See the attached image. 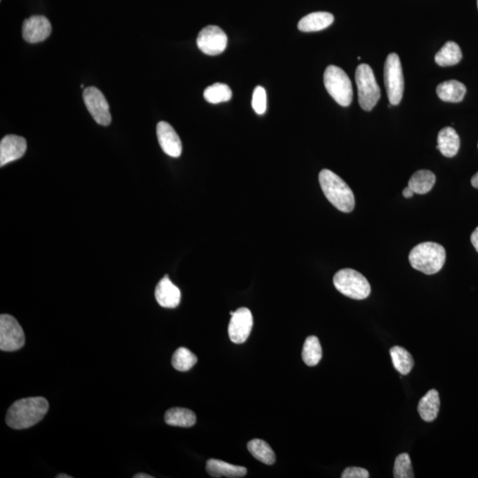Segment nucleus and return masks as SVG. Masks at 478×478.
<instances>
[{
	"label": "nucleus",
	"mask_w": 478,
	"mask_h": 478,
	"mask_svg": "<svg viewBox=\"0 0 478 478\" xmlns=\"http://www.w3.org/2000/svg\"><path fill=\"white\" fill-rule=\"evenodd\" d=\"M49 403L43 397L19 399L9 408L6 423L12 429L23 430L36 426L46 417Z\"/></svg>",
	"instance_id": "f257e3e1"
},
{
	"label": "nucleus",
	"mask_w": 478,
	"mask_h": 478,
	"mask_svg": "<svg viewBox=\"0 0 478 478\" xmlns=\"http://www.w3.org/2000/svg\"><path fill=\"white\" fill-rule=\"evenodd\" d=\"M319 182L327 200L343 213H351L355 207L353 191L341 178L329 169H323Z\"/></svg>",
	"instance_id": "f03ea898"
},
{
	"label": "nucleus",
	"mask_w": 478,
	"mask_h": 478,
	"mask_svg": "<svg viewBox=\"0 0 478 478\" xmlns=\"http://www.w3.org/2000/svg\"><path fill=\"white\" fill-rule=\"evenodd\" d=\"M408 259L414 269L426 275H434L439 272L444 266L446 253L441 245L434 242H424L411 250Z\"/></svg>",
	"instance_id": "7ed1b4c3"
},
{
	"label": "nucleus",
	"mask_w": 478,
	"mask_h": 478,
	"mask_svg": "<svg viewBox=\"0 0 478 478\" xmlns=\"http://www.w3.org/2000/svg\"><path fill=\"white\" fill-rule=\"evenodd\" d=\"M336 290L354 300H361L370 296L371 287L369 281L361 273L352 269L339 270L333 278Z\"/></svg>",
	"instance_id": "20e7f679"
},
{
	"label": "nucleus",
	"mask_w": 478,
	"mask_h": 478,
	"mask_svg": "<svg viewBox=\"0 0 478 478\" xmlns=\"http://www.w3.org/2000/svg\"><path fill=\"white\" fill-rule=\"evenodd\" d=\"M323 82L327 91L338 105L348 106L353 102V86L342 68L330 65L326 68Z\"/></svg>",
	"instance_id": "39448f33"
},
{
	"label": "nucleus",
	"mask_w": 478,
	"mask_h": 478,
	"mask_svg": "<svg viewBox=\"0 0 478 478\" xmlns=\"http://www.w3.org/2000/svg\"><path fill=\"white\" fill-rule=\"evenodd\" d=\"M355 81L358 88V104L364 111L370 112L375 108L381 97V91L372 68L367 64L358 65L355 72Z\"/></svg>",
	"instance_id": "423d86ee"
},
{
	"label": "nucleus",
	"mask_w": 478,
	"mask_h": 478,
	"mask_svg": "<svg viewBox=\"0 0 478 478\" xmlns=\"http://www.w3.org/2000/svg\"><path fill=\"white\" fill-rule=\"evenodd\" d=\"M385 84L390 103L397 106L404 93V77L401 59L397 53H391L385 63Z\"/></svg>",
	"instance_id": "0eeeda50"
},
{
	"label": "nucleus",
	"mask_w": 478,
	"mask_h": 478,
	"mask_svg": "<svg viewBox=\"0 0 478 478\" xmlns=\"http://www.w3.org/2000/svg\"><path fill=\"white\" fill-rule=\"evenodd\" d=\"M25 335L17 320L10 314L0 316V349L4 352H15L23 347Z\"/></svg>",
	"instance_id": "6e6552de"
},
{
	"label": "nucleus",
	"mask_w": 478,
	"mask_h": 478,
	"mask_svg": "<svg viewBox=\"0 0 478 478\" xmlns=\"http://www.w3.org/2000/svg\"><path fill=\"white\" fill-rule=\"evenodd\" d=\"M228 37L221 28L209 25L201 30L197 39V46L207 55H221L227 47Z\"/></svg>",
	"instance_id": "1a4fd4ad"
},
{
	"label": "nucleus",
	"mask_w": 478,
	"mask_h": 478,
	"mask_svg": "<svg viewBox=\"0 0 478 478\" xmlns=\"http://www.w3.org/2000/svg\"><path fill=\"white\" fill-rule=\"evenodd\" d=\"M83 97L88 111L97 124L102 126L111 124L108 102L102 91L96 87H89L84 90Z\"/></svg>",
	"instance_id": "9d476101"
},
{
	"label": "nucleus",
	"mask_w": 478,
	"mask_h": 478,
	"mask_svg": "<svg viewBox=\"0 0 478 478\" xmlns=\"http://www.w3.org/2000/svg\"><path fill=\"white\" fill-rule=\"evenodd\" d=\"M231 316L228 329L229 338L235 344H242L247 341L253 329V314L248 308L241 307L231 312Z\"/></svg>",
	"instance_id": "9b49d317"
},
{
	"label": "nucleus",
	"mask_w": 478,
	"mask_h": 478,
	"mask_svg": "<svg viewBox=\"0 0 478 478\" xmlns=\"http://www.w3.org/2000/svg\"><path fill=\"white\" fill-rule=\"evenodd\" d=\"M52 33V25L48 19L42 15H34L24 21L23 36L28 43L43 42Z\"/></svg>",
	"instance_id": "f8f14e48"
},
{
	"label": "nucleus",
	"mask_w": 478,
	"mask_h": 478,
	"mask_svg": "<svg viewBox=\"0 0 478 478\" xmlns=\"http://www.w3.org/2000/svg\"><path fill=\"white\" fill-rule=\"evenodd\" d=\"M157 137L163 152L169 156L178 158L181 155L182 146L180 137L168 122H160L157 125Z\"/></svg>",
	"instance_id": "ddd939ff"
},
{
	"label": "nucleus",
	"mask_w": 478,
	"mask_h": 478,
	"mask_svg": "<svg viewBox=\"0 0 478 478\" xmlns=\"http://www.w3.org/2000/svg\"><path fill=\"white\" fill-rule=\"evenodd\" d=\"M27 142L25 138L8 135L0 143V166H3L8 163L21 159L26 153Z\"/></svg>",
	"instance_id": "4468645a"
},
{
	"label": "nucleus",
	"mask_w": 478,
	"mask_h": 478,
	"mask_svg": "<svg viewBox=\"0 0 478 478\" xmlns=\"http://www.w3.org/2000/svg\"><path fill=\"white\" fill-rule=\"evenodd\" d=\"M155 298L160 307L175 308L180 304L181 291L165 276L156 286Z\"/></svg>",
	"instance_id": "2eb2a0df"
},
{
	"label": "nucleus",
	"mask_w": 478,
	"mask_h": 478,
	"mask_svg": "<svg viewBox=\"0 0 478 478\" xmlns=\"http://www.w3.org/2000/svg\"><path fill=\"white\" fill-rule=\"evenodd\" d=\"M334 17L329 12H316L306 15L298 24V29L303 32H316L325 30L333 23Z\"/></svg>",
	"instance_id": "dca6fc26"
},
{
	"label": "nucleus",
	"mask_w": 478,
	"mask_h": 478,
	"mask_svg": "<svg viewBox=\"0 0 478 478\" xmlns=\"http://www.w3.org/2000/svg\"><path fill=\"white\" fill-rule=\"evenodd\" d=\"M207 471L213 477L239 478L244 477L247 473V470L245 467L229 464L216 459L207 461Z\"/></svg>",
	"instance_id": "f3484780"
},
{
	"label": "nucleus",
	"mask_w": 478,
	"mask_h": 478,
	"mask_svg": "<svg viewBox=\"0 0 478 478\" xmlns=\"http://www.w3.org/2000/svg\"><path fill=\"white\" fill-rule=\"evenodd\" d=\"M460 137L452 127H446L439 131L438 135V146L439 152L448 158H452L460 149Z\"/></svg>",
	"instance_id": "a211bd4d"
},
{
	"label": "nucleus",
	"mask_w": 478,
	"mask_h": 478,
	"mask_svg": "<svg viewBox=\"0 0 478 478\" xmlns=\"http://www.w3.org/2000/svg\"><path fill=\"white\" fill-rule=\"evenodd\" d=\"M466 93V86L461 82L456 80L443 82L437 87V94L439 99L445 102H461Z\"/></svg>",
	"instance_id": "6ab92c4d"
},
{
	"label": "nucleus",
	"mask_w": 478,
	"mask_h": 478,
	"mask_svg": "<svg viewBox=\"0 0 478 478\" xmlns=\"http://www.w3.org/2000/svg\"><path fill=\"white\" fill-rule=\"evenodd\" d=\"M439 407V392L435 389H432L421 399L417 410L419 412L421 419L427 421V423H430V421H433L438 417Z\"/></svg>",
	"instance_id": "aec40b11"
},
{
	"label": "nucleus",
	"mask_w": 478,
	"mask_h": 478,
	"mask_svg": "<svg viewBox=\"0 0 478 478\" xmlns=\"http://www.w3.org/2000/svg\"><path fill=\"white\" fill-rule=\"evenodd\" d=\"M165 423L168 426L189 428L197 421L196 414L193 411L182 408H173L166 412Z\"/></svg>",
	"instance_id": "412c9836"
},
{
	"label": "nucleus",
	"mask_w": 478,
	"mask_h": 478,
	"mask_svg": "<svg viewBox=\"0 0 478 478\" xmlns=\"http://www.w3.org/2000/svg\"><path fill=\"white\" fill-rule=\"evenodd\" d=\"M462 53L460 46L452 41L446 43L435 55V61L440 67H451L461 61Z\"/></svg>",
	"instance_id": "4be33fe9"
},
{
	"label": "nucleus",
	"mask_w": 478,
	"mask_h": 478,
	"mask_svg": "<svg viewBox=\"0 0 478 478\" xmlns=\"http://www.w3.org/2000/svg\"><path fill=\"white\" fill-rule=\"evenodd\" d=\"M436 182V175L430 171H418L412 175L408 182V187L414 193L426 194L432 191Z\"/></svg>",
	"instance_id": "5701e85b"
},
{
	"label": "nucleus",
	"mask_w": 478,
	"mask_h": 478,
	"mask_svg": "<svg viewBox=\"0 0 478 478\" xmlns=\"http://www.w3.org/2000/svg\"><path fill=\"white\" fill-rule=\"evenodd\" d=\"M248 451L258 461L263 462L264 464L273 465L276 462V455L268 443L262 439L251 440L247 444Z\"/></svg>",
	"instance_id": "b1692460"
},
{
	"label": "nucleus",
	"mask_w": 478,
	"mask_h": 478,
	"mask_svg": "<svg viewBox=\"0 0 478 478\" xmlns=\"http://www.w3.org/2000/svg\"><path fill=\"white\" fill-rule=\"evenodd\" d=\"M393 366L401 375L405 376L411 372L414 367V358L410 353L401 347H393L390 351Z\"/></svg>",
	"instance_id": "393cba45"
},
{
	"label": "nucleus",
	"mask_w": 478,
	"mask_h": 478,
	"mask_svg": "<svg viewBox=\"0 0 478 478\" xmlns=\"http://www.w3.org/2000/svg\"><path fill=\"white\" fill-rule=\"evenodd\" d=\"M322 356L323 350L318 338L316 336H308L302 350V358L304 363L309 367L316 366Z\"/></svg>",
	"instance_id": "a878e982"
},
{
	"label": "nucleus",
	"mask_w": 478,
	"mask_h": 478,
	"mask_svg": "<svg viewBox=\"0 0 478 478\" xmlns=\"http://www.w3.org/2000/svg\"><path fill=\"white\" fill-rule=\"evenodd\" d=\"M204 97L207 102L212 104L227 102L231 99L232 91L227 84L217 83L207 88Z\"/></svg>",
	"instance_id": "bb28decb"
},
{
	"label": "nucleus",
	"mask_w": 478,
	"mask_h": 478,
	"mask_svg": "<svg viewBox=\"0 0 478 478\" xmlns=\"http://www.w3.org/2000/svg\"><path fill=\"white\" fill-rule=\"evenodd\" d=\"M197 361L196 355L191 353L189 349L179 347L173 354L172 366L178 371L185 372V371L190 370L197 363Z\"/></svg>",
	"instance_id": "cd10ccee"
},
{
	"label": "nucleus",
	"mask_w": 478,
	"mask_h": 478,
	"mask_svg": "<svg viewBox=\"0 0 478 478\" xmlns=\"http://www.w3.org/2000/svg\"><path fill=\"white\" fill-rule=\"evenodd\" d=\"M393 477L395 478H413L414 472L412 468L410 455L403 452L396 458Z\"/></svg>",
	"instance_id": "c85d7f7f"
},
{
	"label": "nucleus",
	"mask_w": 478,
	"mask_h": 478,
	"mask_svg": "<svg viewBox=\"0 0 478 478\" xmlns=\"http://www.w3.org/2000/svg\"><path fill=\"white\" fill-rule=\"evenodd\" d=\"M251 106L257 115L265 114L267 109V93L262 86H257L254 90Z\"/></svg>",
	"instance_id": "c756f323"
},
{
	"label": "nucleus",
	"mask_w": 478,
	"mask_h": 478,
	"mask_svg": "<svg viewBox=\"0 0 478 478\" xmlns=\"http://www.w3.org/2000/svg\"><path fill=\"white\" fill-rule=\"evenodd\" d=\"M342 478H369V471L363 468L349 467L342 473Z\"/></svg>",
	"instance_id": "7c9ffc66"
},
{
	"label": "nucleus",
	"mask_w": 478,
	"mask_h": 478,
	"mask_svg": "<svg viewBox=\"0 0 478 478\" xmlns=\"http://www.w3.org/2000/svg\"><path fill=\"white\" fill-rule=\"evenodd\" d=\"M470 240L471 243H472L473 247H475V249L478 251V227L475 229L472 234H471Z\"/></svg>",
	"instance_id": "2f4dec72"
},
{
	"label": "nucleus",
	"mask_w": 478,
	"mask_h": 478,
	"mask_svg": "<svg viewBox=\"0 0 478 478\" xmlns=\"http://www.w3.org/2000/svg\"><path fill=\"white\" fill-rule=\"evenodd\" d=\"M414 194L413 190H412L411 188L407 187L405 188L403 190V196L405 198H407V199H410V198L413 197V195Z\"/></svg>",
	"instance_id": "473e14b6"
},
{
	"label": "nucleus",
	"mask_w": 478,
	"mask_h": 478,
	"mask_svg": "<svg viewBox=\"0 0 478 478\" xmlns=\"http://www.w3.org/2000/svg\"><path fill=\"white\" fill-rule=\"evenodd\" d=\"M471 184L474 188L478 189V172L471 178Z\"/></svg>",
	"instance_id": "72a5a7b5"
},
{
	"label": "nucleus",
	"mask_w": 478,
	"mask_h": 478,
	"mask_svg": "<svg viewBox=\"0 0 478 478\" xmlns=\"http://www.w3.org/2000/svg\"><path fill=\"white\" fill-rule=\"evenodd\" d=\"M153 477L149 476V475L144 473H138L135 475L134 478H153Z\"/></svg>",
	"instance_id": "f704fd0d"
},
{
	"label": "nucleus",
	"mask_w": 478,
	"mask_h": 478,
	"mask_svg": "<svg viewBox=\"0 0 478 478\" xmlns=\"http://www.w3.org/2000/svg\"><path fill=\"white\" fill-rule=\"evenodd\" d=\"M57 478H71L72 477L68 476V475L66 474H59L58 475Z\"/></svg>",
	"instance_id": "c9c22d12"
},
{
	"label": "nucleus",
	"mask_w": 478,
	"mask_h": 478,
	"mask_svg": "<svg viewBox=\"0 0 478 478\" xmlns=\"http://www.w3.org/2000/svg\"><path fill=\"white\" fill-rule=\"evenodd\" d=\"M477 6H478V0H477Z\"/></svg>",
	"instance_id": "e433bc0d"
}]
</instances>
